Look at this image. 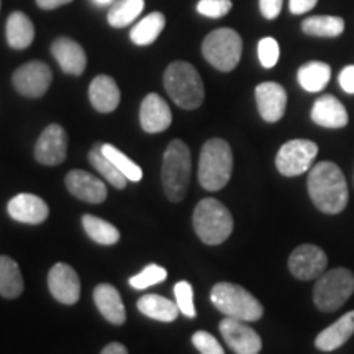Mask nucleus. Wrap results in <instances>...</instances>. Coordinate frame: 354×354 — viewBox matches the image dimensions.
Here are the masks:
<instances>
[{
    "instance_id": "obj_7",
    "label": "nucleus",
    "mask_w": 354,
    "mask_h": 354,
    "mask_svg": "<svg viewBox=\"0 0 354 354\" xmlns=\"http://www.w3.org/2000/svg\"><path fill=\"white\" fill-rule=\"evenodd\" d=\"M354 292V274L346 268H336L325 272L313 287V302L322 312H335Z\"/></svg>"
},
{
    "instance_id": "obj_4",
    "label": "nucleus",
    "mask_w": 354,
    "mask_h": 354,
    "mask_svg": "<svg viewBox=\"0 0 354 354\" xmlns=\"http://www.w3.org/2000/svg\"><path fill=\"white\" fill-rule=\"evenodd\" d=\"M194 230L205 245H221L233 232V216L220 201L203 198L194 210Z\"/></svg>"
},
{
    "instance_id": "obj_24",
    "label": "nucleus",
    "mask_w": 354,
    "mask_h": 354,
    "mask_svg": "<svg viewBox=\"0 0 354 354\" xmlns=\"http://www.w3.org/2000/svg\"><path fill=\"white\" fill-rule=\"evenodd\" d=\"M8 46L13 50H26L35 39V26L24 12H13L6 25Z\"/></svg>"
},
{
    "instance_id": "obj_42",
    "label": "nucleus",
    "mask_w": 354,
    "mask_h": 354,
    "mask_svg": "<svg viewBox=\"0 0 354 354\" xmlns=\"http://www.w3.org/2000/svg\"><path fill=\"white\" fill-rule=\"evenodd\" d=\"M73 0H37V6L43 10H55L57 7L68 6Z\"/></svg>"
},
{
    "instance_id": "obj_12",
    "label": "nucleus",
    "mask_w": 354,
    "mask_h": 354,
    "mask_svg": "<svg viewBox=\"0 0 354 354\" xmlns=\"http://www.w3.org/2000/svg\"><path fill=\"white\" fill-rule=\"evenodd\" d=\"M68 156V133L61 125L53 123L44 128L35 146V158L39 165L57 166Z\"/></svg>"
},
{
    "instance_id": "obj_35",
    "label": "nucleus",
    "mask_w": 354,
    "mask_h": 354,
    "mask_svg": "<svg viewBox=\"0 0 354 354\" xmlns=\"http://www.w3.org/2000/svg\"><path fill=\"white\" fill-rule=\"evenodd\" d=\"M174 295L177 307H179V312L183 313V315L189 318H194L197 315L196 305H194V289L189 282H177L174 287Z\"/></svg>"
},
{
    "instance_id": "obj_25",
    "label": "nucleus",
    "mask_w": 354,
    "mask_h": 354,
    "mask_svg": "<svg viewBox=\"0 0 354 354\" xmlns=\"http://www.w3.org/2000/svg\"><path fill=\"white\" fill-rule=\"evenodd\" d=\"M138 310L143 315L158 322H174L179 315V307L177 304L171 302L169 299L161 297V295L148 294L138 300Z\"/></svg>"
},
{
    "instance_id": "obj_39",
    "label": "nucleus",
    "mask_w": 354,
    "mask_h": 354,
    "mask_svg": "<svg viewBox=\"0 0 354 354\" xmlns=\"http://www.w3.org/2000/svg\"><path fill=\"white\" fill-rule=\"evenodd\" d=\"M282 2H284V0H259V8L264 19H277L279 13L282 10Z\"/></svg>"
},
{
    "instance_id": "obj_38",
    "label": "nucleus",
    "mask_w": 354,
    "mask_h": 354,
    "mask_svg": "<svg viewBox=\"0 0 354 354\" xmlns=\"http://www.w3.org/2000/svg\"><path fill=\"white\" fill-rule=\"evenodd\" d=\"M192 343L201 354H225L223 348L218 343V339L214 335H210L209 331H197L192 336Z\"/></svg>"
},
{
    "instance_id": "obj_18",
    "label": "nucleus",
    "mask_w": 354,
    "mask_h": 354,
    "mask_svg": "<svg viewBox=\"0 0 354 354\" xmlns=\"http://www.w3.org/2000/svg\"><path fill=\"white\" fill-rule=\"evenodd\" d=\"M51 53L59 68L71 76H81L87 66V56L84 48L68 37L56 38L51 44Z\"/></svg>"
},
{
    "instance_id": "obj_3",
    "label": "nucleus",
    "mask_w": 354,
    "mask_h": 354,
    "mask_svg": "<svg viewBox=\"0 0 354 354\" xmlns=\"http://www.w3.org/2000/svg\"><path fill=\"white\" fill-rule=\"evenodd\" d=\"M165 87L172 102L184 110L198 109L205 97V87H203L201 74L192 64L185 61H176L167 66Z\"/></svg>"
},
{
    "instance_id": "obj_10",
    "label": "nucleus",
    "mask_w": 354,
    "mask_h": 354,
    "mask_svg": "<svg viewBox=\"0 0 354 354\" xmlns=\"http://www.w3.org/2000/svg\"><path fill=\"white\" fill-rule=\"evenodd\" d=\"M51 81L53 73L50 66L43 61H30V63L20 66L12 76L15 91L30 99H39L46 94Z\"/></svg>"
},
{
    "instance_id": "obj_2",
    "label": "nucleus",
    "mask_w": 354,
    "mask_h": 354,
    "mask_svg": "<svg viewBox=\"0 0 354 354\" xmlns=\"http://www.w3.org/2000/svg\"><path fill=\"white\" fill-rule=\"evenodd\" d=\"M233 172V153L221 138H212L202 146L198 158V183L205 190L216 192L228 184Z\"/></svg>"
},
{
    "instance_id": "obj_16",
    "label": "nucleus",
    "mask_w": 354,
    "mask_h": 354,
    "mask_svg": "<svg viewBox=\"0 0 354 354\" xmlns=\"http://www.w3.org/2000/svg\"><path fill=\"white\" fill-rule=\"evenodd\" d=\"M140 123L146 133H161L171 127V109L161 95L148 94L145 97L140 109Z\"/></svg>"
},
{
    "instance_id": "obj_33",
    "label": "nucleus",
    "mask_w": 354,
    "mask_h": 354,
    "mask_svg": "<svg viewBox=\"0 0 354 354\" xmlns=\"http://www.w3.org/2000/svg\"><path fill=\"white\" fill-rule=\"evenodd\" d=\"M102 153L113 162L115 167H117L128 180L138 183V180L143 179V171H141V167L136 165L135 161H131L127 154H123L120 149L115 148L113 145H102Z\"/></svg>"
},
{
    "instance_id": "obj_6",
    "label": "nucleus",
    "mask_w": 354,
    "mask_h": 354,
    "mask_svg": "<svg viewBox=\"0 0 354 354\" xmlns=\"http://www.w3.org/2000/svg\"><path fill=\"white\" fill-rule=\"evenodd\" d=\"M190 151L183 140H172L166 148L162 159L161 180L167 198L171 202H180L187 192L190 180Z\"/></svg>"
},
{
    "instance_id": "obj_9",
    "label": "nucleus",
    "mask_w": 354,
    "mask_h": 354,
    "mask_svg": "<svg viewBox=\"0 0 354 354\" xmlns=\"http://www.w3.org/2000/svg\"><path fill=\"white\" fill-rule=\"evenodd\" d=\"M318 146L310 140H290L281 146L276 156V167L282 176H302L312 169Z\"/></svg>"
},
{
    "instance_id": "obj_19",
    "label": "nucleus",
    "mask_w": 354,
    "mask_h": 354,
    "mask_svg": "<svg viewBox=\"0 0 354 354\" xmlns=\"http://www.w3.org/2000/svg\"><path fill=\"white\" fill-rule=\"evenodd\" d=\"M8 215L20 223L38 225L43 223L50 215L46 202L33 194H19L8 202Z\"/></svg>"
},
{
    "instance_id": "obj_5",
    "label": "nucleus",
    "mask_w": 354,
    "mask_h": 354,
    "mask_svg": "<svg viewBox=\"0 0 354 354\" xmlns=\"http://www.w3.org/2000/svg\"><path fill=\"white\" fill-rule=\"evenodd\" d=\"M210 300L218 312L236 320L256 322L264 313L263 305L251 292L232 282L215 284L210 292Z\"/></svg>"
},
{
    "instance_id": "obj_31",
    "label": "nucleus",
    "mask_w": 354,
    "mask_h": 354,
    "mask_svg": "<svg viewBox=\"0 0 354 354\" xmlns=\"http://www.w3.org/2000/svg\"><path fill=\"white\" fill-rule=\"evenodd\" d=\"M145 8V0H117L109 10L107 20L113 28H123L133 24Z\"/></svg>"
},
{
    "instance_id": "obj_27",
    "label": "nucleus",
    "mask_w": 354,
    "mask_h": 354,
    "mask_svg": "<svg viewBox=\"0 0 354 354\" xmlns=\"http://www.w3.org/2000/svg\"><path fill=\"white\" fill-rule=\"evenodd\" d=\"M299 84L307 92H320L328 86L331 77V68L322 61H310V63L300 66Z\"/></svg>"
},
{
    "instance_id": "obj_41",
    "label": "nucleus",
    "mask_w": 354,
    "mask_h": 354,
    "mask_svg": "<svg viewBox=\"0 0 354 354\" xmlns=\"http://www.w3.org/2000/svg\"><path fill=\"white\" fill-rule=\"evenodd\" d=\"M318 0H289V8L294 15H300V13H307L313 10L317 6Z\"/></svg>"
},
{
    "instance_id": "obj_44",
    "label": "nucleus",
    "mask_w": 354,
    "mask_h": 354,
    "mask_svg": "<svg viewBox=\"0 0 354 354\" xmlns=\"http://www.w3.org/2000/svg\"><path fill=\"white\" fill-rule=\"evenodd\" d=\"M97 6H109V3H112L113 0H94Z\"/></svg>"
},
{
    "instance_id": "obj_37",
    "label": "nucleus",
    "mask_w": 354,
    "mask_h": 354,
    "mask_svg": "<svg viewBox=\"0 0 354 354\" xmlns=\"http://www.w3.org/2000/svg\"><path fill=\"white\" fill-rule=\"evenodd\" d=\"M279 53H281V51H279V43L271 37L263 38L258 44L259 61L266 69H271L277 64Z\"/></svg>"
},
{
    "instance_id": "obj_32",
    "label": "nucleus",
    "mask_w": 354,
    "mask_h": 354,
    "mask_svg": "<svg viewBox=\"0 0 354 354\" xmlns=\"http://www.w3.org/2000/svg\"><path fill=\"white\" fill-rule=\"evenodd\" d=\"M88 161H91V165L99 171V174L104 176L113 187H125L128 179L117 169V167H115L113 162L102 153V145H95L94 148L91 149V153H88Z\"/></svg>"
},
{
    "instance_id": "obj_20",
    "label": "nucleus",
    "mask_w": 354,
    "mask_h": 354,
    "mask_svg": "<svg viewBox=\"0 0 354 354\" xmlns=\"http://www.w3.org/2000/svg\"><path fill=\"white\" fill-rule=\"evenodd\" d=\"M312 120L323 128H343L348 125V112L335 95H322L313 104L310 112Z\"/></svg>"
},
{
    "instance_id": "obj_23",
    "label": "nucleus",
    "mask_w": 354,
    "mask_h": 354,
    "mask_svg": "<svg viewBox=\"0 0 354 354\" xmlns=\"http://www.w3.org/2000/svg\"><path fill=\"white\" fill-rule=\"evenodd\" d=\"M94 302L99 312L113 325H122L125 322L127 313L123 307L120 292L110 284H100L94 289Z\"/></svg>"
},
{
    "instance_id": "obj_28",
    "label": "nucleus",
    "mask_w": 354,
    "mask_h": 354,
    "mask_svg": "<svg viewBox=\"0 0 354 354\" xmlns=\"http://www.w3.org/2000/svg\"><path fill=\"white\" fill-rule=\"evenodd\" d=\"M24 292V277L19 264L8 256H0V295L6 299H17Z\"/></svg>"
},
{
    "instance_id": "obj_43",
    "label": "nucleus",
    "mask_w": 354,
    "mask_h": 354,
    "mask_svg": "<svg viewBox=\"0 0 354 354\" xmlns=\"http://www.w3.org/2000/svg\"><path fill=\"white\" fill-rule=\"evenodd\" d=\"M100 354H128V351L122 343H110Z\"/></svg>"
},
{
    "instance_id": "obj_26",
    "label": "nucleus",
    "mask_w": 354,
    "mask_h": 354,
    "mask_svg": "<svg viewBox=\"0 0 354 354\" xmlns=\"http://www.w3.org/2000/svg\"><path fill=\"white\" fill-rule=\"evenodd\" d=\"M166 26V17L161 12H153L141 19L138 24L131 28L130 38L138 46H148L154 43Z\"/></svg>"
},
{
    "instance_id": "obj_36",
    "label": "nucleus",
    "mask_w": 354,
    "mask_h": 354,
    "mask_svg": "<svg viewBox=\"0 0 354 354\" xmlns=\"http://www.w3.org/2000/svg\"><path fill=\"white\" fill-rule=\"evenodd\" d=\"M233 8L232 0H198L197 12L209 19H221Z\"/></svg>"
},
{
    "instance_id": "obj_15",
    "label": "nucleus",
    "mask_w": 354,
    "mask_h": 354,
    "mask_svg": "<svg viewBox=\"0 0 354 354\" xmlns=\"http://www.w3.org/2000/svg\"><path fill=\"white\" fill-rule=\"evenodd\" d=\"M256 104L259 115L268 123H276L284 117L287 92L277 82H263L256 87Z\"/></svg>"
},
{
    "instance_id": "obj_1",
    "label": "nucleus",
    "mask_w": 354,
    "mask_h": 354,
    "mask_svg": "<svg viewBox=\"0 0 354 354\" xmlns=\"http://www.w3.org/2000/svg\"><path fill=\"white\" fill-rule=\"evenodd\" d=\"M308 196L323 214L336 215L348 205V184L343 171L335 162L322 161L310 169Z\"/></svg>"
},
{
    "instance_id": "obj_29",
    "label": "nucleus",
    "mask_w": 354,
    "mask_h": 354,
    "mask_svg": "<svg viewBox=\"0 0 354 354\" xmlns=\"http://www.w3.org/2000/svg\"><path fill=\"white\" fill-rule=\"evenodd\" d=\"M304 33L310 37H320V38H336L344 32V20L342 17H308L302 21Z\"/></svg>"
},
{
    "instance_id": "obj_22",
    "label": "nucleus",
    "mask_w": 354,
    "mask_h": 354,
    "mask_svg": "<svg viewBox=\"0 0 354 354\" xmlns=\"http://www.w3.org/2000/svg\"><path fill=\"white\" fill-rule=\"evenodd\" d=\"M354 335V310L344 313V315L336 320L328 328L320 331L315 338V346L320 351H335L342 348L344 343Z\"/></svg>"
},
{
    "instance_id": "obj_17",
    "label": "nucleus",
    "mask_w": 354,
    "mask_h": 354,
    "mask_svg": "<svg viewBox=\"0 0 354 354\" xmlns=\"http://www.w3.org/2000/svg\"><path fill=\"white\" fill-rule=\"evenodd\" d=\"M66 187L79 201L88 203H102L107 198V187L99 177L88 174L86 171L76 169L66 176Z\"/></svg>"
},
{
    "instance_id": "obj_8",
    "label": "nucleus",
    "mask_w": 354,
    "mask_h": 354,
    "mask_svg": "<svg viewBox=\"0 0 354 354\" xmlns=\"http://www.w3.org/2000/svg\"><path fill=\"white\" fill-rule=\"evenodd\" d=\"M243 39L232 28H218L207 35L202 43V55L215 69L230 73L241 59Z\"/></svg>"
},
{
    "instance_id": "obj_40",
    "label": "nucleus",
    "mask_w": 354,
    "mask_h": 354,
    "mask_svg": "<svg viewBox=\"0 0 354 354\" xmlns=\"http://www.w3.org/2000/svg\"><path fill=\"white\" fill-rule=\"evenodd\" d=\"M338 82L339 87H342L346 94H354V64L346 66V68L339 73Z\"/></svg>"
},
{
    "instance_id": "obj_21",
    "label": "nucleus",
    "mask_w": 354,
    "mask_h": 354,
    "mask_svg": "<svg viewBox=\"0 0 354 354\" xmlns=\"http://www.w3.org/2000/svg\"><path fill=\"white\" fill-rule=\"evenodd\" d=\"M88 99H91L92 107L100 113H110L117 110L118 104H120V88H118L117 82L113 77L100 76L94 77L88 87Z\"/></svg>"
},
{
    "instance_id": "obj_11",
    "label": "nucleus",
    "mask_w": 354,
    "mask_h": 354,
    "mask_svg": "<svg viewBox=\"0 0 354 354\" xmlns=\"http://www.w3.org/2000/svg\"><path fill=\"white\" fill-rule=\"evenodd\" d=\"M328 266V256L315 245H300L292 251L289 269L292 276L300 281H312L323 276Z\"/></svg>"
},
{
    "instance_id": "obj_30",
    "label": "nucleus",
    "mask_w": 354,
    "mask_h": 354,
    "mask_svg": "<svg viewBox=\"0 0 354 354\" xmlns=\"http://www.w3.org/2000/svg\"><path fill=\"white\" fill-rule=\"evenodd\" d=\"M82 227L86 230V233L99 245H115L120 240V232L117 227H113L109 221L99 218L94 215H84L82 216Z\"/></svg>"
},
{
    "instance_id": "obj_13",
    "label": "nucleus",
    "mask_w": 354,
    "mask_h": 354,
    "mask_svg": "<svg viewBox=\"0 0 354 354\" xmlns=\"http://www.w3.org/2000/svg\"><path fill=\"white\" fill-rule=\"evenodd\" d=\"M220 333L225 343L236 354H258L263 348L261 336L246 325V322L227 317L220 323Z\"/></svg>"
},
{
    "instance_id": "obj_34",
    "label": "nucleus",
    "mask_w": 354,
    "mask_h": 354,
    "mask_svg": "<svg viewBox=\"0 0 354 354\" xmlns=\"http://www.w3.org/2000/svg\"><path fill=\"white\" fill-rule=\"evenodd\" d=\"M167 277V271L165 268L158 264H148L146 268L136 276L130 277V286L133 289H148V287L156 286L159 282H162Z\"/></svg>"
},
{
    "instance_id": "obj_14",
    "label": "nucleus",
    "mask_w": 354,
    "mask_h": 354,
    "mask_svg": "<svg viewBox=\"0 0 354 354\" xmlns=\"http://www.w3.org/2000/svg\"><path fill=\"white\" fill-rule=\"evenodd\" d=\"M48 287L57 302L64 305L76 304L81 297V279L66 263H57L48 274Z\"/></svg>"
}]
</instances>
